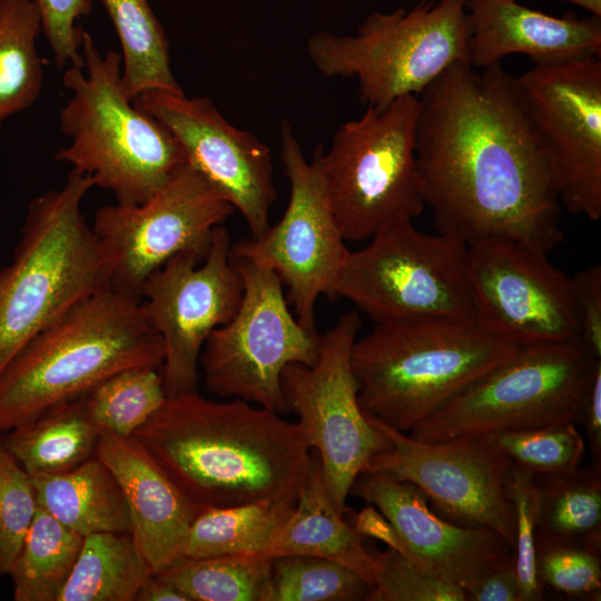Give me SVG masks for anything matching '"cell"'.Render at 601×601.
Returning <instances> with one entry per match:
<instances>
[{"label":"cell","instance_id":"cell-7","mask_svg":"<svg viewBox=\"0 0 601 601\" xmlns=\"http://www.w3.org/2000/svg\"><path fill=\"white\" fill-rule=\"evenodd\" d=\"M469 40L466 0H423L371 13L355 35L317 31L306 49L321 75L356 79L362 105L383 109L418 96L451 66L469 63Z\"/></svg>","mask_w":601,"mask_h":601},{"label":"cell","instance_id":"cell-36","mask_svg":"<svg viewBox=\"0 0 601 601\" xmlns=\"http://www.w3.org/2000/svg\"><path fill=\"white\" fill-rule=\"evenodd\" d=\"M601 541L563 538L536 531V565L541 583L570 597L600 599Z\"/></svg>","mask_w":601,"mask_h":601},{"label":"cell","instance_id":"cell-38","mask_svg":"<svg viewBox=\"0 0 601 601\" xmlns=\"http://www.w3.org/2000/svg\"><path fill=\"white\" fill-rule=\"evenodd\" d=\"M31 476L0 440V573L9 574L38 510Z\"/></svg>","mask_w":601,"mask_h":601},{"label":"cell","instance_id":"cell-30","mask_svg":"<svg viewBox=\"0 0 601 601\" xmlns=\"http://www.w3.org/2000/svg\"><path fill=\"white\" fill-rule=\"evenodd\" d=\"M83 536L38 508L10 570L16 601H58Z\"/></svg>","mask_w":601,"mask_h":601},{"label":"cell","instance_id":"cell-9","mask_svg":"<svg viewBox=\"0 0 601 601\" xmlns=\"http://www.w3.org/2000/svg\"><path fill=\"white\" fill-rule=\"evenodd\" d=\"M418 97L371 107L335 131L318 151L334 214L345 240L361 242L382 227L413 220L425 208L415 151Z\"/></svg>","mask_w":601,"mask_h":601},{"label":"cell","instance_id":"cell-40","mask_svg":"<svg viewBox=\"0 0 601 601\" xmlns=\"http://www.w3.org/2000/svg\"><path fill=\"white\" fill-rule=\"evenodd\" d=\"M41 14L42 32L59 69L82 62L83 29L77 24L92 9L90 0H31Z\"/></svg>","mask_w":601,"mask_h":601},{"label":"cell","instance_id":"cell-42","mask_svg":"<svg viewBox=\"0 0 601 601\" xmlns=\"http://www.w3.org/2000/svg\"><path fill=\"white\" fill-rule=\"evenodd\" d=\"M465 592L466 601H521L514 554L487 568Z\"/></svg>","mask_w":601,"mask_h":601},{"label":"cell","instance_id":"cell-32","mask_svg":"<svg viewBox=\"0 0 601 601\" xmlns=\"http://www.w3.org/2000/svg\"><path fill=\"white\" fill-rule=\"evenodd\" d=\"M535 481L536 531L601 541V463L593 461L570 474L535 475Z\"/></svg>","mask_w":601,"mask_h":601},{"label":"cell","instance_id":"cell-17","mask_svg":"<svg viewBox=\"0 0 601 601\" xmlns=\"http://www.w3.org/2000/svg\"><path fill=\"white\" fill-rule=\"evenodd\" d=\"M366 417L390 441L366 471L413 484L443 518L463 526L490 529L513 551L515 523L505 489L512 463L504 454L485 437L425 442Z\"/></svg>","mask_w":601,"mask_h":601},{"label":"cell","instance_id":"cell-1","mask_svg":"<svg viewBox=\"0 0 601 601\" xmlns=\"http://www.w3.org/2000/svg\"><path fill=\"white\" fill-rule=\"evenodd\" d=\"M415 151L425 206L439 233L467 246L518 240L549 253L562 239L561 201L500 62H457L418 96Z\"/></svg>","mask_w":601,"mask_h":601},{"label":"cell","instance_id":"cell-8","mask_svg":"<svg viewBox=\"0 0 601 601\" xmlns=\"http://www.w3.org/2000/svg\"><path fill=\"white\" fill-rule=\"evenodd\" d=\"M600 367L601 357L581 339L519 347L407 434L439 442L580 424Z\"/></svg>","mask_w":601,"mask_h":601},{"label":"cell","instance_id":"cell-39","mask_svg":"<svg viewBox=\"0 0 601 601\" xmlns=\"http://www.w3.org/2000/svg\"><path fill=\"white\" fill-rule=\"evenodd\" d=\"M373 555L378 573L367 601H466L464 589L420 570L396 550Z\"/></svg>","mask_w":601,"mask_h":601},{"label":"cell","instance_id":"cell-24","mask_svg":"<svg viewBox=\"0 0 601 601\" xmlns=\"http://www.w3.org/2000/svg\"><path fill=\"white\" fill-rule=\"evenodd\" d=\"M39 508L83 538L102 532H130L122 491L96 454L76 467L31 476Z\"/></svg>","mask_w":601,"mask_h":601},{"label":"cell","instance_id":"cell-16","mask_svg":"<svg viewBox=\"0 0 601 601\" xmlns=\"http://www.w3.org/2000/svg\"><path fill=\"white\" fill-rule=\"evenodd\" d=\"M230 248L229 233L219 225L204 259L193 253L178 254L141 287L142 311L164 345L160 368L167 396L197 391L206 339L239 307L244 285Z\"/></svg>","mask_w":601,"mask_h":601},{"label":"cell","instance_id":"cell-37","mask_svg":"<svg viewBox=\"0 0 601 601\" xmlns=\"http://www.w3.org/2000/svg\"><path fill=\"white\" fill-rule=\"evenodd\" d=\"M505 489L514 514L515 544L513 554L520 584V600H541L543 591L538 573L535 551L540 496L535 475L512 464L505 481Z\"/></svg>","mask_w":601,"mask_h":601},{"label":"cell","instance_id":"cell-11","mask_svg":"<svg viewBox=\"0 0 601 601\" xmlns=\"http://www.w3.org/2000/svg\"><path fill=\"white\" fill-rule=\"evenodd\" d=\"M230 257L243 279V297L231 319L204 344L199 366L205 386L217 396L286 415L282 373L289 364L313 365L319 336L292 315L273 269L231 253Z\"/></svg>","mask_w":601,"mask_h":601},{"label":"cell","instance_id":"cell-27","mask_svg":"<svg viewBox=\"0 0 601 601\" xmlns=\"http://www.w3.org/2000/svg\"><path fill=\"white\" fill-rule=\"evenodd\" d=\"M295 504L282 500H258L205 509L190 526L184 558L264 556Z\"/></svg>","mask_w":601,"mask_h":601},{"label":"cell","instance_id":"cell-34","mask_svg":"<svg viewBox=\"0 0 601 601\" xmlns=\"http://www.w3.org/2000/svg\"><path fill=\"white\" fill-rule=\"evenodd\" d=\"M272 560V601H367L372 592L359 574L323 558L284 555Z\"/></svg>","mask_w":601,"mask_h":601},{"label":"cell","instance_id":"cell-10","mask_svg":"<svg viewBox=\"0 0 601 601\" xmlns=\"http://www.w3.org/2000/svg\"><path fill=\"white\" fill-rule=\"evenodd\" d=\"M345 257L332 298L344 297L375 323L473 319L469 246L450 234H426L413 220L388 224Z\"/></svg>","mask_w":601,"mask_h":601},{"label":"cell","instance_id":"cell-2","mask_svg":"<svg viewBox=\"0 0 601 601\" xmlns=\"http://www.w3.org/2000/svg\"><path fill=\"white\" fill-rule=\"evenodd\" d=\"M239 398L167 396L132 435L203 511L258 500L296 503L313 451L296 422Z\"/></svg>","mask_w":601,"mask_h":601},{"label":"cell","instance_id":"cell-6","mask_svg":"<svg viewBox=\"0 0 601 601\" xmlns=\"http://www.w3.org/2000/svg\"><path fill=\"white\" fill-rule=\"evenodd\" d=\"M95 187L72 168L63 185L33 198L12 260L0 268V372L36 333L79 300L111 287L81 203Z\"/></svg>","mask_w":601,"mask_h":601},{"label":"cell","instance_id":"cell-4","mask_svg":"<svg viewBox=\"0 0 601 601\" xmlns=\"http://www.w3.org/2000/svg\"><path fill=\"white\" fill-rule=\"evenodd\" d=\"M375 324L352 347L358 402L366 414L403 433L519 349L474 319Z\"/></svg>","mask_w":601,"mask_h":601},{"label":"cell","instance_id":"cell-44","mask_svg":"<svg viewBox=\"0 0 601 601\" xmlns=\"http://www.w3.org/2000/svg\"><path fill=\"white\" fill-rule=\"evenodd\" d=\"M580 424L584 425L593 461L601 463V367L592 381Z\"/></svg>","mask_w":601,"mask_h":601},{"label":"cell","instance_id":"cell-12","mask_svg":"<svg viewBox=\"0 0 601 601\" xmlns=\"http://www.w3.org/2000/svg\"><path fill=\"white\" fill-rule=\"evenodd\" d=\"M359 327L357 311L343 314L319 336L315 363L289 364L280 377L289 412L297 415V425L317 453L326 492L342 515L356 477L390 446L358 402L351 353Z\"/></svg>","mask_w":601,"mask_h":601},{"label":"cell","instance_id":"cell-35","mask_svg":"<svg viewBox=\"0 0 601 601\" xmlns=\"http://www.w3.org/2000/svg\"><path fill=\"white\" fill-rule=\"evenodd\" d=\"M485 439L512 464L535 475H560L577 471L585 442L575 423L509 431Z\"/></svg>","mask_w":601,"mask_h":601},{"label":"cell","instance_id":"cell-23","mask_svg":"<svg viewBox=\"0 0 601 601\" xmlns=\"http://www.w3.org/2000/svg\"><path fill=\"white\" fill-rule=\"evenodd\" d=\"M313 451L309 475L294 510L264 554L266 559L284 555H311L338 562L374 587L378 563L359 535L347 524L331 501L323 481L321 462Z\"/></svg>","mask_w":601,"mask_h":601},{"label":"cell","instance_id":"cell-28","mask_svg":"<svg viewBox=\"0 0 601 601\" xmlns=\"http://www.w3.org/2000/svg\"><path fill=\"white\" fill-rule=\"evenodd\" d=\"M119 38L122 85L134 100L148 90L184 93L170 65L169 43L149 0H101Z\"/></svg>","mask_w":601,"mask_h":601},{"label":"cell","instance_id":"cell-45","mask_svg":"<svg viewBox=\"0 0 601 601\" xmlns=\"http://www.w3.org/2000/svg\"><path fill=\"white\" fill-rule=\"evenodd\" d=\"M136 601H188V599L166 577L154 573L140 588Z\"/></svg>","mask_w":601,"mask_h":601},{"label":"cell","instance_id":"cell-22","mask_svg":"<svg viewBox=\"0 0 601 601\" xmlns=\"http://www.w3.org/2000/svg\"><path fill=\"white\" fill-rule=\"evenodd\" d=\"M469 63L486 68L509 55L534 66L601 58V17H554L518 0H466Z\"/></svg>","mask_w":601,"mask_h":601},{"label":"cell","instance_id":"cell-29","mask_svg":"<svg viewBox=\"0 0 601 601\" xmlns=\"http://www.w3.org/2000/svg\"><path fill=\"white\" fill-rule=\"evenodd\" d=\"M41 14L31 0H0V131L12 115L31 107L40 96L45 61L36 40Z\"/></svg>","mask_w":601,"mask_h":601},{"label":"cell","instance_id":"cell-13","mask_svg":"<svg viewBox=\"0 0 601 601\" xmlns=\"http://www.w3.org/2000/svg\"><path fill=\"white\" fill-rule=\"evenodd\" d=\"M280 158L289 183L285 213L259 238L233 245L230 253L270 269L286 287L299 324L315 332V303L332 297L348 249L337 224L315 148L307 160L292 124L279 130Z\"/></svg>","mask_w":601,"mask_h":601},{"label":"cell","instance_id":"cell-14","mask_svg":"<svg viewBox=\"0 0 601 601\" xmlns=\"http://www.w3.org/2000/svg\"><path fill=\"white\" fill-rule=\"evenodd\" d=\"M235 210L188 162L137 205L100 207L91 226L110 286L140 297L146 279L181 253L205 258L214 229Z\"/></svg>","mask_w":601,"mask_h":601},{"label":"cell","instance_id":"cell-5","mask_svg":"<svg viewBox=\"0 0 601 601\" xmlns=\"http://www.w3.org/2000/svg\"><path fill=\"white\" fill-rule=\"evenodd\" d=\"M80 51L82 62L68 66L62 77L71 97L59 126L70 144L55 158L90 176L117 204H141L187 162L185 152L164 124L126 95L120 53L101 55L85 30Z\"/></svg>","mask_w":601,"mask_h":601},{"label":"cell","instance_id":"cell-18","mask_svg":"<svg viewBox=\"0 0 601 601\" xmlns=\"http://www.w3.org/2000/svg\"><path fill=\"white\" fill-rule=\"evenodd\" d=\"M546 255L504 238L469 245L473 319L518 347L581 339L571 277Z\"/></svg>","mask_w":601,"mask_h":601},{"label":"cell","instance_id":"cell-43","mask_svg":"<svg viewBox=\"0 0 601 601\" xmlns=\"http://www.w3.org/2000/svg\"><path fill=\"white\" fill-rule=\"evenodd\" d=\"M352 526L359 535L377 539L406 556L403 541L392 523L376 506L368 504L357 512L353 518Z\"/></svg>","mask_w":601,"mask_h":601},{"label":"cell","instance_id":"cell-33","mask_svg":"<svg viewBox=\"0 0 601 601\" xmlns=\"http://www.w3.org/2000/svg\"><path fill=\"white\" fill-rule=\"evenodd\" d=\"M159 370L148 366L121 370L82 396L87 413L100 433L132 436L161 406L167 395Z\"/></svg>","mask_w":601,"mask_h":601},{"label":"cell","instance_id":"cell-21","mask_svg":"<svg viewBox=\"0 0 601 601\" xmlns=\"http://www.w3.org/2000/svg\"><path fill=\"white\" fill-rule=\"evenodd\" d=\"M95 454L122 491L130 534L152 573H161L184 559L199 509L136 437L101 432Z\"/></svg>","mask_w":601,"mask_h":601},{"label":"cell","instance_id":"cell-31","mask_svg":"<svg viewBox=\"0 0 601 601\" xmlns=\"http://www.w3.org/2000/svg\"><path fill=\"white\" fill-rule=\"evenodd\" d=\"M160 574L188 601H272V560L260 555L184 558Z\"/></svg>","mask_w":601,"mask_h":601},{"label":"cell","instance_id":"cell-41","mask_svg":"<svg viewBox=\"0 0 601 601\" xmlns=\"http://www.w3.org/2000/svg\"><path fill=\"white\" fill-rule=\"evenodd\" d=\"M571 277L581 341L601 357V265L594 264Z\"/></svg>","mask_w":601,"mask_h":601},{"label":"cell","instance_id":"cell-26","mask_svg":"<svg viewBox=\"0 0 601 601\" xmlns=\"http://www.w3.org/2000/svg\"><path fill=\"white\" fill-rule=\"evenodd\" d=\"M151 574L130 532L90 534L58 601H136Z\"/></svg>","mask_w":601,"mask_h":601},{"label":"cell","instance_id":"cell-25","mask_svg":"<svg viewBox=\"0 0 601 601\" xmlns=\"http://www.w3.org/2000/svg\"><path fill=\"white\" fill-rule=\"evenodd\" d=\"M6 433L2 444L30 476L76 467L95 454L100 435L83 397L61 403Z\"/></svg>","mask_w":601,"mask_h":601},{"label":"cell","instance_id":"cell-20","mask_svg":"<svg viewBox=\"0 0 601 601\" xmlns=\"http://www.w3.org/2000/svg\"><path fill=\"white\" fill-rule=\"evenodd\" d=\"M349 494L376 506L392 523L420 570L467 590L492 564L510 555L509 543L486 528L455 524L436 514L413 484L365 471Z\"/></svg>","mask_w":601,"mask_h":601},{"label":"cell","instance_id":"cell-15","mask_svg":"<svg viewBox=\"0 0 601 601\" xmlns=\"http://www.w3.org/2000/svg\"><path fill=\"white\" fill-rule=\"evenodd\" d=\"M562 207L601 217V58L534 66L515 77Z\"/></svg>","mask_w":601,"mask_h":601},{"label":"cell","instance_id":"cell-46","mask_svg":"<svg viewBox=\"0 0 601 601\" xmlns=\"http://www.w3.org/2000/svg\"><path fill=\"white\" fill-rule=\"evenodd\" d=\"M521 1V0H518ZM583 8L591 14L601 17V0H563Z\"/></svg>","mask_w":601,"mask_h":601},{"label":"cell","instance_id":"cell-19","mask_svg":"<svg viewBox=\"0 0 601 601\" xmlns=\"http://www.w3.org/2000/svg\"><path fill=\"white\" fill-rule=\"evenodd\" d=\"M132 102L170 130L187 162L242 214L252 238L269 229L276 188L272 154L265 144L231 125L208 97L148 90Z\"/></svg>","mask_w":601,"mask_h":601},{"label":"cell","instance_id":"cell-3","mask_svg":"<svg viewBox=\"0 0 601 601\" xmlns=\"http://www.w3.org/2000/svg\"><path fill=\"white\" fill-rule=\"evenodd\" d=\"M164 345L140 297L108 287L36 333L0 372V433L85 396L129 367L160 368Z\"/></svg>","mask_w":601,"mask_h":601}]
</instances>
